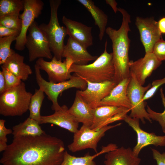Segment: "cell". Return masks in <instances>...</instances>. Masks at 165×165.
I'll return each instance as SVG.
<instances>
[{
  "instance_id": "cell-12",
  "label": "cell",
  "mask_w": 165,
  "mask_h": 165,
  "mask_svg": "<svg viewBox=\"0 0 165 165\" xmlns=\"http://www.w3.org/2000/svg\"><path fill=\"white\" fill-rule=\"evenodd\" d=\"M135 24L140 35L145 53H152L155 43L162 38L158 27V22L153 17L143 18L137 16Z\"/></svg>"
},
{
  "instance_id": "cell-1",
  "label": "cell",
  "mask_w": 165,
  "mask_h": 165,
  "mask_svg": "<svg viewBox=\"0 0 165 165\" xmlns=\"http://www.w3.org/2000/svg\"><path fill=\"white\" fill-rule=\"evenodd\" d=\"M63 141L46 134L14 138L0 160L2 165H60L65 152Z\"/></svg>"
},
{
  "instance_id": "cell-38",
  "label": "cell",
  "mask_w": 165,
  "mask_h": 165,
  "mask_svg": "<svg viewBox=\"0 0 165 165\" xmlns=\"http://www.w3.org/2000/svg\"><path fill=\"white\" fill-rule=\"evenodd\" d=\"M6 83L4 76L2 71H0V94L6 91Z\"/></svg>"
},
{
  "instance_id": "cell-36",
  "label": "cell",
  "mask_w": 165,
  "mask_h": 165,
  "mask_svg": "<svg viewBox=\"0 0 165 165\" xmlns=\"http://www.w3.org/2000/svg\"><path fill=\"white\" fill-rule=\"evenodd\" d=\"M20 32L19 31L10 29L0 25V38L13 35L18 37Z\"/></svg>"
},
{
  "instance_id": "cell-26",
  "label": "cell",
  "mask_w": 165,
  "mask_h": 165,
  "mask_svg": "<svg viewBox=\"0 0 165 165\" xmlns=\"http://www.w3.org/2000/svg\"><path fill=\"white\" fill-rule=\"evenodd\" d=\"M36 121L29 117L24 122L13 126L12 128L13 138L24 136H37L45 133Z\"/></svg>"
},
{
  "instance_id": "cell-23",
  "label": "cell",
  "mask_w": 165,
  "mask_h": 165,
  "mask_svg": "<svg viewBox=\"0 0 165 165\" xmlns=\"http://www.w3.org/2000/svg\"><path fill=\"white\" fill-rule=\"evenodd\" d=\"M24 56L13 52L5 62L1 65V68L8 69L22 80H26L32 73L30 67L24 62Z\"/></svg>"
},
{
  "instance_id": "cell-35",
  "label": "cell",
  "mask_w": 165,
  "mask_h": 165,
  "mask_svg": "<svg viewBox=\"0 0 165 165\" xmlns=\"http://www.w3.org/2000/svg\"><path fill=\"white\" fill-rule=\"evenodd\" d=\"M164 84H165V77L153 81L151 84V87L145 93L143 100L145 101L152 97L159 87Z\"/></svg>"
},
{
  "instance_id": "cell-3",
  "label": "cell",
  "mask_w": 165,
  "mask_h": 165,
  "mask_svg": "<svg viewBox=\"0 0 165 165\" xmlns=\"http://www.w3.org/2000/svg\"><path fill=\"white\" fill-rule=\"evenodd\" d=\"M107 44L106 40L103 52L94 62L82 65L73 64L70 68V72H74L85 80L92 82L113 81L115 69L113 53L107 52Z\"/></svg>"
},
{
  "instance_id": "cell-7",
  "label": "cell",
  "mask_w": 165,
  "mask_h": 165,
  "mask_svg": "<svg viewBox=\"0 0 165 165\" xmlns=\"http://www.w3.org/2000/svg\"><path fill=\"white\" fill-rule=\"evenodd\" d=\"M121 124L119 123L115 125H106L97 130L82 125L80 129L74 133L73 142L68 145V148L73 152L91 148L97 153L98 143L105 135L106 131Z\"/></svg>"
},
{
  "instance_id": "cell-20",
  "label": "cell",
  "mask_w": 165,
  "mask_h": 165,
  "mask_svg": "<svg viewBox=\"0 0 165 165\" xmlns=\"http://www.w3.org/2000/svg\"><path fill=\"white\" fill-rule=\"evenodd\" d=\"M105 153V165H139L141 161L129 147L122 146Z\"/></svg>"
},
{
  "instance_id": "cell-25",
  "label": "cell",
  "mask_w": 165,
  "mask_h": 165,
  "mask_svg": "<svg viewBox=\"0 0 165 165\" xmlns=\"http://www.w3.org/2000/svg\"><path fill=\"white\" fill-rule=\"evenodd\" d=\"M90 13L94 20L95 24L99 30V38L102 40L108 21L107 15L101 9L96 6L94 2L91 0H77Z\"/></svg>"
},
{
  "instance_id": "cell-29",
  "label": "cell",
  "mask_w": 165,
  "mask_h": 165,
  "mask_svg": "<svg viewBox=\"0 0 165 165\" xmlns=\"http://www.w3.org/2000/svg\"><path fill=\"white\" fill-rule=\"evenodd\" d=\"M16 36H11L0 38V64L5 62L13 52L10 46L13 41H16Z\"/></svg>"
},
{
  "instance_id": "cell-5",
  "label": "cell",
  "mask_w": 165,
  "mask_h": 165,
  "mask_svg": "<svg viewBox=\"0 0 165 165\" xmlns=\"http://www.w3.org/2000/svg\"><path fill=\"white\" fill-rule=\"evenodd\" d=\"M61 0H50V17L47 24L42 23L39 25L40 29L46 36L49 41L51 52L58 60H61L65 45L64 40L67 35L66 27L61 26L57 16L58 8L61 4Z\"/></svg>"
},
{
  "instance_id": "cell-34",
  "label": "cell",
  "mask_w": 165,
  "mask_h": 165,
  "mask_svg": "<svg viewBox=\"0 0 165 165\" xmlns=\"http://www.w3.org/2000/svg\"><path fill=\"white\" fill-rule=\"evenodd\" d=\"M152 53L160 61H165V41L162 38L155 43Z\"/></svg>"
},
{
  "instance_id": "cell-8",
  "label": "cell",
  "mask_w": 165,
  "mask_h": 165,
  "mask_svg": "<svg viewBox=\"0 0 165 165\" xmlns=\"http://www.w3.org/2000/svg\"><path fill=\"white\" fill-rule=\"evenodd\" d=\"M130 75V79L127 88V96L131 106L129 116L140 120L143 124L145 123V119L152 123L145 108L146 103L143 100L144 95L151 87V84L149 83L146 86H143L134 75Z\"/></svg>"
},
{
  "instance_id": "cell-39",
  "label": "cell",
  "mask_w": 165,
  "mask_h": 165,
  "mask_svg": "<svg viewBox=\"0 0 165 165\" xmlns=\"http://www.w3.org/2000/svg\"><path fill=\"white\" fill-rule=\"evenodd\" d=\"M158 25L160 33L165 34V17L161 18L158 21Z\"/></svg>"
},
{
  "instance_id": "cell-27",
  "label": "cell",
  "mask_w": 165,
  "mask_h": 165,
  "mask_svg": "<svg viewBox=\"0 0 165 165\" xmlns=\"http://www.w3.org/2000/svg\"><path fill=\"white\" fill-rule=\"evenodd\" d=\"M44 93L39 88L35 89L30 99L28 108L30 112L29 117L37 121L40 124L42 116L40 109L45 97Z\"/></svg>"
},
{
  "instance_id": "cell-24",
  "label": "cell",
  "mask_w": 165,
  "mask_h": 165,
  "mask_svg": "<svg viewBox=\"0 0 165 165\" xmlns=\"http://www.w3.org/2000/svg\"><path fill=\"white\" fill-rule=\"evenodd\" d=\"M118 147L114 144H109L107 146H102L101 150L93 155L89 152L82 157H76L69 154L65 150L63 161L60 165H96L94 159L97 157L104 153L113 150Z\"/></svg>"
},
{
  "instance_id": "cell-13",
  "label": "cell",
  "mask_w": 165,
  "mask_h": 165,
  "mask_svg": "<svg viewBox=\"0 0 165 165\" xmlns=\"http://www.w3.org/2000/svg\"><path fill=\"white\" fill-rule=\"evenodd\" d=\"M86 81L87 83L86 89L83 90H77L76 92L93 108L100 106L101 100L107 96L117 85L113 81L101 82Z\"/></svg>"
},
{
  "instance_id": "cell-37",
  "label": "cell",
  "mask_w": 165,
  "mask_h": 165,
  "mask_svg": "<svg viewBox=\"0 0 165 165\" xmlns=\"http://www.w3.org/2000/svg\"><path fill=\"white\" fill-rule=\"evenodd\" d=\"M151 149L153 158L156 161L157 165H165V152L161 153L154 148H151Z\"/></svg>"
},
{
  "instance_id": "cell-30",
  "label": "cell",
  "mask_w": 165,
  "mask_h": 165,
  "mask_svg": "<svg viewBox=\"0 0 165 165\" xmlns=\"http://www.w3.org/2000/svg\"><path fill=\"white\" fill-rule=\"evenodd\" d=\"M160 95L165 109L162 113H158L153 110L148 105L147 106V111L150 118L153 120L158 122L161 127L163 133H165V96L162 88L160 90Z\"/></svg>"
},
{
  "instance_id": "cell-22",
  "label": "cell",
  "mask_w": 165,
  "mask_h": 165,
  "mask_svg": "<svg viewBox=\"0 0 165 165\" xmlns=\"http://www.w3.org/2000/svg\"><path fill=\"white\" fill-rule=\"evenodd\" d=\"M68 112L82 125L90 127L93 121V108L82 99L77 92L74 102Z\"/></svg>"
},
{
  "instance_id": "cell-32",
  "label": "cell",
  "mask_w": 165,
  "mask_h": 165,
  "mask_svg": "<svg viewBox=\"0 0 165 165\" xmlns=\"http://www.w3.org/2000/svg\"><path fill=\"white\" fill-rule=\"evenodd\" d=\"M1 68L6 81V90L20 84L22 82L20 79L10 71L5 68Z\"/></svg>"
},
{
  "instance_id": "cell-11",
  "label": "cell",
  "mask_w": 165,
  "mask_h": 165,
  "mask_svg": "<svg viewBox=\"0 0 165 165\" xmlns=\"http://www.w3.org/2000/svg\"><path fill=\"white\" fill-rule=\"evenodd\" d=\"M36 64L40 70L47 73L49 82H61L68 80L72 77L70 68L73 63L69 58H65L62 62L61 60H58L54 56L50 61L40 58L36 61Z\"/></svg>"
},
{
  "instance_id": "cell-4",
  "label": "cell",
  "mask_w": 165,
  "mask_h": 165,
  "mask_svg": "<svg viewBox=\"0 0 165 165\" xmlns=\"http://www.w3.org/2000/svg\"><path fill=\"white\" fill-rule=\"evenodd\" d=\"M31 92L27 91L25 83L8 89L0 94V114L5 116H20L28 110Z\"/></svg>"
},
{
  "instance_id": "cell-10",
  "label": "cell",
  "mask_w": 165,
  "mask_h": 165,
  "mask_svg": "<svg viewBox=\"0 0 165 165\" xmlns=\"http://www.w3.org/2000/svg\"><path fill=\"white\" fill-rule=\"evenodd\" d=\"M44 5L41 0H24L23 12L20 16L21 20V30L15 41L16 50L22 51L24 49L28 28L35 19L41 14Z\"/></svg>"
},
{
  "instance_id": "cell-33",
  "label": "cell",
  "mask_w": 165,
  "mask_h": 165,
  "mask_svg": "<svg viewBox=\"0 0 165 165\" xmlns=\"http://www.w3.org/2000/svg\"><path fill=\"white\" fill-rule=\"evenodd\" d=\"M6 121L3 119H0V152L5 151L7 147V144L8 134H12L13 130L7 129L5 125Z\"/></svg>"
},
{
  "instance_id": "cell-2",
  "label": "cell",
  "mask_w": 165,
  "mask_h": 165,
  "mask_svg": "<svg viewBox=\"0 0 165 165\" xmlns=\"http://www.w3.org/2000/svg\"><path fill=\"white\" fill-rule=\"evenodd\" d=\"M118 10L123 16L120 28L116 30L108 27L105 31L112 43L115 69L113 81L117 85L123 79L130 77L129 57L130 41L128 36V32L130 31L129 26L130 15L123 8H118Z\"/></svg>"
},
{
  "instance_id": "cell-19",
  "label": "cell",
  "mask_w": 165,
  "mask_h": 165,
  "mask_svg": "<svg viewBox=\"0 0 165 165\" xmlns=\"http://www.w3.org/2000/svg\"><path fill=\"white\" fill-rule=\"evenodd\" d=\"M130 77L123 79L118 84L109 94L101 100L100 106L123 107L130 110L131 106L127 95V88Z\"/></svg>"
},
{
  "instance_id": "cell-17",
  "label": "cell",
  "mask_w": 165,
  "mask_h": 165,
  "mask_svg": "<svg viewBox=\"0 0 165 165\" xmlns=\"http://www.w3.org/2000/svg\"><path fill=\"white\" fill-rule=\"evenodd\" d=\"M68 109L67 106L64 105L52 115L42 116L40 124L52 123L74 134L75 133L79 130V123L74 116L68 112Z\"/></svg>"
},
{
  "instance_id": "cell-15",
  "label": "cell",
  "mask_w": 165,
  "mask_h": 165,
  "mask_svg": "<svg viewBox=\"0 0 165 165\" xmlns=\"http://www.w3.org/2000/svg\"><path fill=\"white\" fill-rule=\"evenodd\" d=\"M162 64L153 53H145V56L137 61H130L129 63L130 74L134 75L142 86L146 79Z\"/></svg>"
},
{
  "instance_id": "cell-9",
  "label": "cell",
  "mask_w": 165,
  "mask_h": 165,
  "mask_svg": "<svg viewBox=\"0 0 165 165\" xmlns=\"http://www.w3.org/2000/svg\"><path fill=\"white\" fill-rule=\"evenodd\" d=\"M28 31L25 47L28 50L29 61L43 58L52 59L53 57L48 39L35 21Z\"/></svg>"
},
{
  "instance_id": "cell-28",
  "label": "cell",
  "mask_w": 165,
  "mask_h": 165,
  "mask_svg": "<svg viewBox=\"0 0 165 165\" xmlns=\"http://www.w3.org/2000/svg\"><path fill=\"white\" fill-rule=\"evenodd\" d=\"M24 0H0V17L16 15L20 16L24 10Z\"/></svg>"
},
{
  "instance_id": "cell-21",
  "label": "cell",
  "mask_w": 165,
  "mask_h": 165,
  "mask_svg": "<svg viewBox=\"0 0 165 165\" xmlns=\"http://www.w3.org/2000/svg\"><path fill=\"white\" fill-rule=\"evenodd\" d=\"M130 110L127 108L104 105L93 108V121L90 128L95 130L112 123V118L119 113Z\"/></svg>"
},
{
  "instance_id": "cell-18",
  "label": "cell",
  "mask_w": 165,
  "mask_h": 165,
  "mask_svg": "<svg viewBox=\"0 0 165 165\" xmlns=\"http://www.w3.org/2000/svg\"><path fill=\"white\" fill-rule=\"evenodd\" d=\"M98 57L90 54L86 49L69 37L62 56V57L69 59L73 64L80 65L87 64L89 62L95 60Z\"/></svg>"
},
{
  "instance_id": "cell-14",
  "label": "cell",
  "mask_w": 165,
  "mask_h": 165,
  "mask_svg": "<svg viewBox=\"0 0 165 165\" xmlns=\"http://www.w3.org/2000/svg\"><path fill=\"white\" fill-rule=\"evenodd\" d=\"M126 123L135 132L137 141L136 145L133 149L134 155L138 156L141 150L144 147L149 145L155 146H165V135L160 136L156 135L154 133H148L141 129L139 124L140 120L130 117L127 115L123 119Z\"/></svg>"
},
{
  "instance_id": "cell-40",
  "label": "cell",
  "mask_w": 165,
  "mask_h": 165,
  "mask_svg": "<svg viewBox=\"0 0 165 165\" xmlns=\"http://www.w3.org/2000/svg\"><path fill=\"white\" fill-rule=\"evenodd\" d=\"M105 2L107 4L111 6L115 13L118 11V8L117 7L118 3L115 0H106Z\"/></svg>"
},
{
  "instance_id": "cell-31",
  "label": "cell",
  "mask_w": 165,
  "mask_h": 165,
  "mask_svg": "<svg viewBox=\"0 0 165 165\" xmlns=\"http://www.w3.org/2000/svg\"><path fill=\"white\" fill-rule=\"evenodd\" d=\"M0 25L20 32L21 20L20 16L18 15H8L1 16Z\"/></svg>"
},
{
  "instance_id": "cell-16",
  "label": "cell",
  "mask_w": 165,
  "mask_h": 165,
  "mask_svg": "<svg viewBox=\"0 0 165 165\" xmlns=\"http://www.w3.org/2000/svg\"><path fill=\"white\" fill-rule=\"evenodd\" d=\"M62 22L65 26L67 34L75 41L87 49L93 45L92 28L63 16Z\"/></svg>"
},
{
  "instance_id": "cell-6",
  "label": "cell",
  "mask_w": 165,
  "mask_h": 165,
  "mask_svg": "<svg viewBox=\"0 0 165 165\" xmlns=\"http://www.w3.org/2000/svg\"><path fill=\"white\" fill-rule=\"evenodd\" d=\"M34 68L37 83L39 89L46 94L48 99L52 101L51 108L55 111L58 110L61 108V106L58 103L57 99L59 94L64 91L72 88H76L83 90L87 87L86 81L75 74L68 80L55 83L48 82L42 77L40 69L36 64Z\"/></svg>"
}]
</instances>
